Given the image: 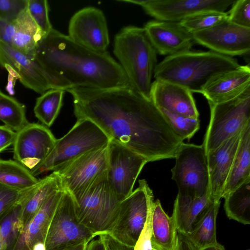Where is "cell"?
I'll return each instance as SVG.
<instances>
[{
  "label": "cell",
  "mask_w": 250,
  "mask_h": 250,
  "mask_svg": "<svg viewBox=\"0 0 250 250\" xmlns=\"http://www.w3.org/2000/svg\"><path fill=\"white\" fill-rule=\"evenodd\" d=\"M77 119L94 122L115 141L148 162L174 158L184 143L150 100L131 88L73 87Z\"/></svg>",
  "instance_id": "1"
},
{
  "label": "cell",
  "mask_w": 250,
  "mask_h": 250,
  "mask_svg": "<svg viewBox=\"0 0 250 250\" xmlns=\"http://www.w3.org/2000/svg\"><path fill=\"white\" fill-rule=\"evenodd\" d=\"M33 58L44 70L62 76L72 88L133 89L108 52L88 49L53 28L40 41Z\"/></svg>",
  "instance_id": "2"
},
{
  "label": "cell",
  "mask_w": 250,
  "mask_h": 250,
  "mask_svg": "<svg viewBox=\"0 0 250 250\" xmlns=\"http://www.w3.org/2000/svg\"><path fill=\"white\" fill-rule=\"evenodd\" d=\"M240 65L232 57L213 51H188L167 56L157 64L155 80L180 85L191 92L201 93L214 76Z\"/></svg>",
  "instance_id": "3"
},
{
  "label": "cell",
  "mask_w": 250,
  "mask_h": 250,
  "mask_svg": "<svg viewBox=\"0 0 250 250\" xmlns=\"http://www.w3.org/2000/svg\"><path fill=\"white\" fill-rule=\"evenodd\" d=\"M113 53L134 90L150 100L157 53L144 27L129 25L123 28L115 37Z\"/></svg>",
  "instance_id": "4"
},
{
  "label": "cell",
  "mask_w": 250,
  "mask_h": 250,
  "mask_svg": "<svg viewBox=\"0 0 250 250\" xmlns=\"http://www.w3.org/2000/svg\"><path fill=\"white\" fill-rule=\"evenodd\" d=\"M110 138L94 122L86 118L77 119L64 136L57 139L45 161L31 173L37 176L55 171L77 158L108 144Z\"/></svg>",
  "instance_id": "5"
},
{
  "label": "cell",
  "mask_w": 250,
  "mask_h": 250,
  "mask_svg": "<svg viewBox=\"0 0 250 250\" xmlns=\"http://www.w3.org/2000/svg\"><path fill=\"white\" fill-rule=\"evenodd\" d=\"M73 197L80 222L95 236L108 233L117 217L121 201L106 175Z\"/></svg>",
  "instance_id": "6"
},
{
  "label": "cell",
  "mask_w": 250,
  "mask_h": 250,
  "mask_svg": "<svg viewBox=\"0 0 250 250\" xmlns=\"http://www.w3.org/2000/svg\"><path fill=\"white\" fill-rule=\"evenodd\" d=\"M208 104L210 120L202 144L206 154L240 133L250 123V88L229 101Z\"/></svg>",
  "instance_id": "7"
},
{
  "label": "cell",
  "mask_w": 250,
  "mask_h": 250,
  "mask_svg": "<svg viewBox=\"0 0 250 250\" xmlns=\"http://www.w3.org/2000/svg\"><path fill=\"white\" fill-rule=\"evenodd\" d=\"M154 203L153 194L145 179L120 204L117 217L108 232L120 243L134 247Z\"/></svg>",
  "instance_id": "8"
},
{
  "label": "cell",
  "mask_w": 250,
  "mask_h": 250,
  "mask_svg": "<svg viewBox=\"0 0 250 250\" xmlns=\"http://www.w3.org/2000/svg\"><path fill=\"white\" fill-rule=\"evenodd\" d=\"M174 158L171 178L177 184L178 194L196 197L209 194L208 170L202 145L183 143Z\"/></svg>",
  "instance_id": "9"
},
{
  "label": "cell",
  "mask_w": 250,
  "mask_h": 250,
  "mask_svg": "<svg viewBox=\"0 0 250 250\" xmlns=\"http://www.w3.org/2000/svg\"><path fill=\"white\" fill-rule=\"evenodd\" d=\"M95 237L79 220L72 195L63 190L49 227L45 250H62L80 243H89Z\"/></svg>",
  "instance_id": "10"
},
{
  "label": "cell",
  "mask_w": 250,
  "mask_h": 250,
  "mask_svg": "<svg viewBox=\"0 0 250 250\" xmlns=\"http://www.w3.org/2000/svg\"><path fill=\"white\" fill-rule=\"evenodd\" d=\"M107 145L87 153L54 171L63 190L76 196L106 175Z\"/></svg>",
  "instance_id": "11"
},
{
  "label": "cell",
  "mask_w": 250,
  "mask_h": 250,
  "mask_svg": "<svg viewBox=\"0 0 250 250\" xmlns=\"http://www.w3.org/2000/svg\"><path fill=\"white\" fill-rule=\"evenodd\" d=\"M147 160L112 140L107 144L106 177L121 202L133 191L137 178Z\"/></svg>",
  "instance_id": "12"
},
{
  "label": "cell",
  "mask_w": 250,
  "mask_h": 250,
  "mask_svg": "<svg viewBox=\"0 0 250 250\" xmlns=\"http://www.w3.org/2000/svg\"><path fill=\"white\" fill-rule=\"evenodd\" d=\"M56 139L46 126L28 123L16 132L13 145V157L31 173L46 159Z\"/></svg>",
  "instance_id": "13"
},
{
  "label": "cell",
  "mask_w": 250,
  "mask_h": 250,
  "mask_svg": "<svg viewBox=\"0 0 250 250\" xmlns=\"http://www.w3.org/2000/svg\"><path fill=\"white\" fill-rule=\"evenodd\" d=\"M235 0H122L141 6L156 20L180 22L195 14L206 11L225 12Z\"/></svg>",
  "instance_id": "14"
},
{
  "label": "cell",
  "mask_w": 250,
  "mask_h": 250,
  "mask_svg": "<svg viewBox=\"0 0 250 250\" xmlns=\"http://www.w3.org/2000/svg\"><path fill=\"white\" fill-rule=\"evenodd\" d=\"M192 34L195 43L216 53L230 57L250 54V28L228 20Z\"/></svg>",
  "instance_id": "15"
},
{
  "label": "cell",
  "mask_w": 250,
  "mask_h": 250,
  "mask_svg": "<svg viewBox=\"0 0 250 250\" xmlns=\"http://www.w3.org/2000/svg\"><path fill=\"white\" fill-rule=\"evenodd\" d=\"M68 36L88 49L97 52L106 51L109 38L106 18L103 11L92 6L78 11L70 19Z\"/></svg>",
  "instance_id": "16"
},
{
  "label": "cell",
  "mask_w": 250,
  "mask_h": 250,
  "mask_svg": "<svg viewBox=\"0 0 250 250\" xmlns=\"http://www.w3.org/2000/svg\"><path fill=\"white\" fill-rule=\"evenodd\" d=\"M0 65L26 88L41 94L52 89L43 69L33 58L1 42Z\"/></svg>",
  "instance_id": "17"
},
{
  "label": "cell",
  "mask_w": 250,
  "mask_h": 250,
  "mask_svg": "<svg viewBox=\"0 0 250 250\" xmlns=\"http://www.w3.org/2000/svg\"><path fill=\"white\" fill-rule=\"evenodd\" d=\"M144 28L157 53L161 55L190 51L196 43L192 33L179 22L151 21Z\"/></svg>",
  "instance_id": "18"
},
{
  "label": "cell",
  "mask_w": 250,
  "mask_h": 250,
  "mask_svg": "<svg viewBox=\"0 0 250 250\" xmlns=\"http://www.w3.org/2000/svg\"><path fill=\"white\" fill-rule=\"evenodd\" d=\"M150 96L160 110L184 117H199L192 92L180 85L155 80L151 84Z\"/></svg>",
  "instance_id": "19"
},
{
  "label": "cell",
  "mask_w": 250,
  "mask_h": 250,
  "mask_svg": "<svg viewBox=\"0 0 250 250\" xmlns=\"http://www.w3.org/2000/svg\"><path fill=\"white\" fill-rule=\"evenodd\" d=\"M250 88V65L222 72L212 77L203 88L208 104H219L234 99Z\"/></svg>",
  "instance_id": "20"
},
{
  "label": "cell",
  "mask_w": 250,
  "mask_h": 250,
  "mask_svg": "<svg viewBox=\"0 0 250 250\" xmlns=\"http://www.w3.org/2000/svg\"><path fill=\"white\" fill-rule=\"evenodd\" d=\"M242 132L206 154L211 201H220L222 198L223 191L239 146Z\"/></svg>",
  "instance_id": "21"
},
{
  "label": "cell",
  "mask_w": 250,
  "mask_h": 250,
  "mask_svg": "<svg viewBox=\"0 0 250 250\" xmlns=\"http://www.w3.org/2000/svg\"><path fill=\"white\" fill-rule=\"evenodd\" d=\"M63 189L55 192L23 228L14 250H45L49 227Z\"/></svg>",
  "instance_id": "22"
},
{
  "label": "cell",
  "mask_w": 250,
  "mask_h": 250,
  "mask_svg": "<svg viewBox=\"0 0 250 250\" xmlns=\"http://www.w3.org/2000/svg\"><path fill=\"white\" fill-rule=\"evenodd\" d=\"M211 202L208 194L200 197L178 194L174 201L172 214L178 232L185 235L189 233Z\"/></svg>",
  "instance_id": "23"
},
{
  "label": "cell",
  "mask_w": 250,
  "mask_h": 250,
  "mask_svg": "<svg viewBox=\"0 0 250 250\" xmlns=\"http://www.w3.org/2000/svg\"><path fill=\"white\" fill-rule=\"evenodd\" d=\"M151 243L161 250H176L178 231L173 215L164 210L160 201L154 202L151 219Z\"/></svg>",
  "instance_id": "24"
},
{
  "label": "cell",
  "mask_w": 250,
  "mask_h": 250,
  "mask_svg": "<svg viewBox=\"0 0 250 250\" xmlns=\"http://www.w3.org/2000/svg\"><path fill=\"white\" fill-rule=\"evenodd\" d=\"M15 33L11 46L33 58L39 42L45 35L30 15L26 8L13 21Z\"/></svg>",
  "instance_id": "25"
},
{
  "label": "cell",
  "mask_w": 250,
  "mask_h": 250,
  "mask_svg": "<svg viewBox=\"0 0 250 250\" xmlns=\"http://www.w3.org/2000/svg\"><path fill=\"white\" fill-rule=\"evenodd\" d=\"M250 178V123L241 133L240 140L224 187L222 198Z\"/></svg>",
  "instance_id": "26"
},
{
  "label": "cell",
  "mask_w": 250,
  "mask_h": 250,
  "mask_svg": "<svg viewBox=\"0 0 250 250\" xmlns=\"http://www.w3.org/2000/svg\"><path fill=\"white\" fill-rule=\"evenodd\" d=\"M220 201H211L203 211L191 231L185 235L194 247L198 250L217 242L216 220Z\"/></svg>",
  "instance_id": "27"
},
{
  "label": "cell",
  "mask_w": 250,
  "mask_h": 250,
  "mask_svg": "<svg viewBox=\"0 0 250 250\" xmlns=\"http://www.w3.org/2000/svg\"><path fill=\"white\" fill-rule=\"evenodd\" d=\"M63 189L57 173L40 179V182L23 205L21 222L23 228L31 220L45 202L57 190Z\"/></svg>",
  "instance_id": "28"
},
{
  "label": "cell",
  "mask_w": 250,
  "mask_h": 250,
  "mask_svg": "<svg viewBox=\"0 0 250 250\" xmlns=\"http://www.w3.org/2000/svg\"><path fill=\"white\" fill-rule=\"evenodd\" d=\"M224 209L227 217L244 225L250 224V178L226 195Z\"/></svg>",
  "instance_id": "29"
},
{
  "label": "cell",
  "mask_w": 250,
  "mask_h": 250,
  "mask_svg": "<svg viewBox=\"0 0 250 250\" xmlns=\"http://www.w3.org/2000/svg\"><path fill=\"white\" fill-rule=\"evenodd\" d=\"M40 181L17 161L0 159V184L12 188L27 189Z\"/></svg>",
  "instance_id": "30"
},
{
  "label": "cell",
  "mask_w": 250,
  "mask_h": 250,
  "mask_svg": "<svg viewBox=\"0 0 250 250\" xmlns=\"http://www.w3.org/2000/svg\"><path fill=\"white\" fill-rule=\"evenodd\" d=\"M64 93L62 89H50L37 99L34 108L35 116L46 127H50L57 117Z\"/></svg>",
  "instance_id": "31"
},
{
  "label": "cell",
  "mask_w": 250,
  "mask_h": 250,
  "mask_svg": "<svg viewBox=\"0 0 250 250\" xmlns=\"http://www.w3.org/2000/svg\"><path fill=\"white\" fill-rule=\"evenodd\" d=\"M0 120L5 125L16 132L29 123L26 118L24 105L0 90Z\"/></svg>",
  "instance_id": "32"
},
{
  "label": "cell",
  "mask_w": 250,
  "mask_h": 250,
  "mask_svg": "<svg viewBox=\"0 0 250 250\" xmlns=\"http://www.w3.org/2000/svg\"><path fill=\"white\" fill-rule=\"evenodd\" d=\"M34 189L0 221V234L6 245V250L14 249L22 229L21 222L22 208Z\"/></svg>",
  "instance_id": "33"
},
{
  "label": "cell",
  "mask_w": 250,
  "mask_h": 250,
  "mask_svg": "<svg viewBox=\"0 0 250 250\" xmlns=\"http://www.w3.org/2000/svg\"><path fill=\"white\" fill-rule=\"evenodd\" d=\"M227 20L228 13L226 12L206 11L193 15L179 22L193 33L210 28Z\"/></svg>",
  "instance_id": "34"
},
{
  "label": "cell",
  "mask_w": 250,
  "mask_h": 250,
  "mask_svg": "<svg viewBox=\"0 0 250 250\" xmlns=\"http://www.w3.org/2000/svg\"><path fill=\"white\" fill-rule=\"evenodd\" d=\"M176 133L184 141L189 140L200 127L199 118L184 117L160 110Z\"/></svg>",
  "instance_id": "35"
},
{
  "label": "cell",
  "mask_w": 250,
  "mask_h": 250,
  "mask_svg": "<svg viewBox=\"0 0 250 250\" xmlns=\"http://www.w3.org/2000/svg\"><path fill=\"white\" fill-rule=\"evenodd\" d=\"M38 184L29 188L17 189L0 184V221L29 194Z\"/></svg>",
  "instance_id": "36"
},
{
  "label": "cell",
  "mask_w": 250,
  "mask_h": 250,
  "mask_svg": "<svg viewBox=\"0 0 250 250\" xmlns=\"http://www.w3.org/2000/svg\"><path fill=\"white\" fill-rule=\"evenodd\" d=\"M27 10L45 35L53 28L49 19V5L46 0H27Z\"/></svg>",
  "instance_id": "37"
},
{
  "label": "cell",
  "mask_w": 250,
  "mask_h": 250,
  "mask_svg": "<svg viewBox=\"0 0 250 250\" xmlns=\"http://www.w3.org/2000/svg\"><path fill=\"white\" fill-rule=\"evenodd\" d=\"M227 13L229 21L250 28V0H235Z\"/></svg>",
  "instance_id": "38"
},
{
  "label": "cell",
  "mask_w": 250,
  "mask_h": 250,
  "mask_svg": "<svg viewBox=\"0 0 250 250\" xmlns=\"http://www.w3.org/2000/svg\"><path fill=\"white\" fill-rule=\"evenodd\" d=\"M27 4V0H0V19L13 22Z\"/></svg>",
  "instance_id": "39"
},
{
  "label": "cell",
  "mask_w": 250,
  "mask_h": 250,
  "mask_svg": "<svg viewBox=\"0 0 250 250\" xmlns=\"http://www.w3.org/2000/svg\"><path fill=\"white\" fill-rule=\"evenodd\" d=\"M152 208L153 206L148 213L145 225L134 247V250H152L151 219Z\"/></svg>",
  "instance_id": "40"
},
{
  "label": "cell",
  "mask_w": 250,
  "mask_h": 250,
  "mask_svg": "<svg viewBox=\"0 0 250 250\" xmlns=\"http://www.w3.org/2000/svg\"><path fill=\"white\" fill-rule=\"evenodd\" d=\"M14 33L13 22L0 19V42L11 46Z\"/></svg>",
  "instance_id": "41"
},
{
  "label": "cell",
  "mask_w": 250,
  "mask_h": 250,
  "mask_svg": "<svg viewBox=\"0 0 250 250\" xmlns=\"http://www.w3.org/2000/svg\"><path fill=\"white\" fill-rule=\"evenodd\" d=\"M16 132L6 126L0 125V153L13 145Z\"/></svg>",
  "instance_id": "42"
},
{
  "label": "cell",
  "mask_w": 250,
  "mask_h": 250,
  "mask_svg": "<svg viewBox=\"0 0 250 250\" xmlns=\"http://www.w3.org/2000/svg\"><path fill=\"white\" fill-rule=\"evenodd\" d=\"M99 237L104 243L106 250H134V247L120 243L107 233L101 234Z\"/></svg>",
  "instance_id": "43"
},
{
  "label": "cell",
  "mask_w": 250,
  "mask_h": 250,
  "mask_svg": "<svg viewBox=\"0 0 250 250\" xmlns=\"http://www.w3.org/2000/svg\"><path fill=\"white\" fill-rule=\"evenodd\" d=\"M176 250H197L188 239L181 233L178 234V244Z\"/></svg>",
  "instance_id": "44"
},
{
  "label": "cell",
  "mask_w": 250,
  "mask_h": 250,
  "mask_svg": "<svg viewBox=\"0 0 250 250\" xmlns=\"http://www.w3.org/2000/svg\"><path fill=\"white\" fill-rule=\"evenodd\" d=\"M87 250H106L104 244L99 237L97 239H92L88 244Z\"/></svg>",
  "instance_id": "45"
},
{
  "label": "cell",
  "mask_w": 250,
  "mask_h": 250,
  "mask_svg": "<svg viewBox=\"0 0 250 250\" xmlns=\"http://www.w3.org/2000/svg\"><path fill=\"white\" fill-rule=\"evenodd\" d=\"M197 250H225L224 247L217 242L202 247Z\"/></svg>",
  "instance_id": "46"
},
{
  "label": "cell",
  "mask_w": 250,
  "mask_h": 250,
  "mask_svg": "<svg viewBox=\"0 0 250 250\" xmlns=\"http://www.w3.org/2000/svg\"><path fill=\"white\" fill-rule=\"evenodd\" d=\"M88 243H82L65 248L62 250H87Z\"/></svg>",
  "instance_id": "47"
},
{
  "label": "cell",
  "mask_w": 250,
  "mask_h": 250,
  "mask_svg": "<svg viewBox=\"0 0 250 250\" xmlns=\"http://www.w3.org/2000/svg\"><path fill=\"white\" fill-rule=\"evenodd\" d=\"M0 250H6V245L0 234Z\"/></svg>",
  "instance_id": "48"
},
{
  "label": "cell",
  "mask_w": 250,
  "mask_h": 250,
  "mask_svg": "<svg viewBox=\"0 0 250 250\" xmlns=\"http://www.w3.org/2000/svg\"></svg>",
  "instance_id": "49"
}]
</instances>
